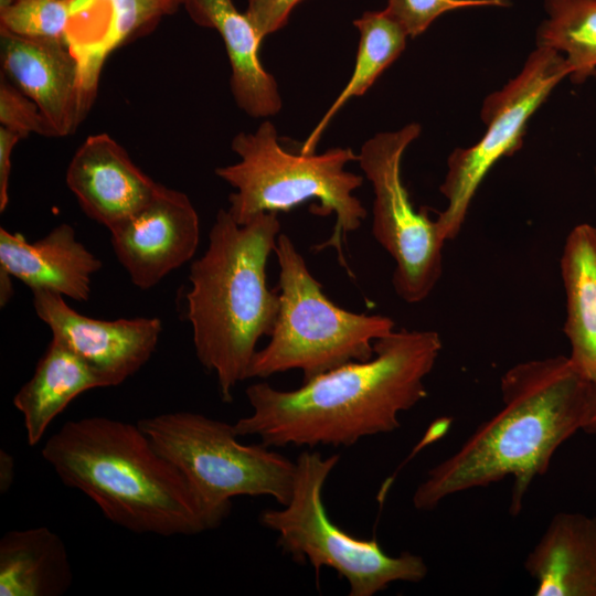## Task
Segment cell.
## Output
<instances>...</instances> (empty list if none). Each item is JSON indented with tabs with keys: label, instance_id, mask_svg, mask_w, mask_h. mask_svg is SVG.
I'll return each instance as SVG.
<instances>
[{
	"label": "cell",
	"instance_id": "10",
	"mask_svg": "<svg viewBox=\"0 0 596 596\" xmlns=\"http://www.w3.org/2000/svg\"><path fill=\"white\" fill-rule=\"evenodd\" d=\"M570 73L562 53L536 47L514 78L486 97L481 108L485 135L471 147L456 148L447 160L439 188L447 206L435 220L445 242L459 234L482 180L501 158L522 147L529 119Z\"/></svg>",
	"mask_w": 596,
	"mask_h": 596
},
{
	"label": "cell",
	"instance_id": "23",
	"mask_svg": "<svg viewBox=\"0 0 596 596\" xmlns=\"http://www.w3.org/2000/svg\"><path fill=\"white\" fill-rule=\"evenodd\" d=\"M72 15V0H14L0 11V30L66 42Z\"/></svg>",
	"mask_w": 596,
	"mask_h": 596
},
{
	"label": "cell",
	"instance_id": "6",
	"mask_svg": "<svg viewBox=\"0 0 596 596\" xmlns=\"http://www.w3.org/2000/svg\"><path fill=\"white\" fill-rule=\"evenodd\" d=\"M274 253L279 311L269 342L253 358L248 379L300 370L306 382L343 364L370 360L374 342L394 331V321L333 304L288 235H278Z\"/></svg>",
	"mask_w": 596,
	"mask_h": 596
},
{
	"label": "cell",
	"instance_id": "28",
	"mask_svg": "<svg viewBox=\"0 0 596 596\" xmlns=\"http://www.w3.org/2000/svg\"><path fill=\"white\" fill-rule=\"evenodd\" d=\"M14 479V459L6 450H0V490L7 492Z\"/></svg>",
	"mask_w": 596,
	"mask_h": 596
},
{
	"label": "cell",
	"instance_id": "2",
	"mask_svg": "<svg viewBox=\"0 0 596 596\" xmlns=\"http://www.w3.org/2000/svg\"><path fill=\"white\" fill-rule=\"evenodd\" d=\"M500 391L501 408L417 486L415 509L429 511L455 493L512 477L510 513L519 514L557 448L583 430L594 383L568 356L556 355L515 364L501 377Z\"/></svg>",
	"mask_w": 596,
	"mask_h": 596
},
{
	"label": "cell",
	"instance_id": "27",
	"mask_svg": "<svg viewBox=\"0 0 596 596\" xmlns=\"http://www.w3.org/2000/svg\"><path fill=\"white\" fill-rule=\"evenodd\" d=\"M22 138L20 134L0 126V212H3L9 203L11 156Z\"/></svg>",
	"mask_w": 596,
	"mask_h": 596
},
{
	"label": "cell",
	"instance_id": "17",
	"mask_svg": "<svg viewBox=\"0 0 596 596\" xmlns=\"http://www.w3.org/2000/svg\"><path fill=\"white\" fill-rule=\"evenodd\" d=\"M536 596H596V518L560 512L528 554Z\"/></svg>",
	"mask_w": 596,
	"mask_h": 596
},
{
	"label": "cell",
	"instance_id": "15",
	"mask_svg": "<svg viewBox=\"0 0 596 596\" xmlns=\"http://www.w3.org/2000/svg\"><path fill=\"white\" fill-rule=\"evenodd\" d=\"M102 266L70 224L62 223L32 243L23 235L0 228V267L31 291L51 290L64 298L87 300L92 277Z\"/></svg>",
	"mask_w": 596,
	"mask_h": 596
},
{
	"label": "cell",
	"instance_id": "5",
	"mask_svg": "<svg viewBox=\"0 0 596 596\" xmlns=\"http://www.w3.org/2000/svg\"><path fill=\"white\" fill-rule=\"evenodd\" d=\"M236 163L219 167L215 174L236 191L228 196L227 211L238 224L262 213L289 212L308 201L320 216L336 215L331 236L313 247H333L347 268L343 245L349 233L358 230L366 210L353 194L363 178L345 170L358 160L351 148L336 147L322 153H291L278 140L275 125L264 120L254 132H238L232 139Z\"/></svg>",
	"mask_w": 596,
	"mask_h": 596
},
{
	"label": "cell",
	"instance_id": "4",
	"mask_svg": "<svg viewBox=\"0 0 596 596\" xmlns=\"http://www.w3.org/2000/svg\"><path fill=\"white\" fill-rule=\"evenodd\" d=\"M279 232L278 213L238 224L221 209L205 252L190 266L187 318L195 354L215 374L224 402L248 379L257 343L276 323L280 299L267 287L266 265Z\"/></svg>",
	"mask_w": 596,
	"mask_h": 596
},
{
	"label": "cell",
	"instance_id": "8",
	"mask_svg": "<svg viewBox=\"0 0 596 596\" xmlns=\"http://www.w3.org/2000/svg\"><path fill=\"white\" fill-rule=\"evenodd\" d=\"M138 425L219 524L234 497L268 496L280 505L291 497L296 462L263 444L240 443L234 425L192 412L164 413Z\"/></svg>",
	"mask_w": 596,
	"mask_h": 596
},
{
	"label": "cell",
	"instance_id": "21",
	"mask_svg": "<svg viewBox=\"0 0 596 596\" xmlns=\"http://www.w3.org/2000/svg\"><path fill=\"white\" fill-rule=\"evenodd\" d=\"M353 25L359 44L350 79L301 145L300 153H313L334 116L350 99L362 96L405 50L408 35L384 10L364 12Z\"/></svg>",
	"mask_w": 596,
	"mask_h": 596
},
{
	"label": "cell",
	"instance_id": "24",
	"mask_svg": "<svg viewBox=\"0 0 596 596\" xmlns=\"http://www.w3.org/2000/svg\"><path fill=\"white\" fill-rule=\"evenodd\" d=\"M511 0H387L384 11L411 38L424 33L440 15L465 8L509 7Z\"/></svg>",
	"mask_w": 596,
	"mask_h": 596
},
{
	"label": "cell",
	"instance_id": "14",
	"mask_svg": "<svg viewBox=\"0 0 596 596\" xmlns=\"http://www.w3.org/2000/svg\"><path fill=\"white\" fill-rule=\"evenodd\" d=\"M66 184L83 212L111 230L145 206L159 184L109 135L88 136L66 169Z\"/></svg>",
	"mask_w": 596,
	"mask_h": 596
},
{
	"label": "cell",
	"instance_id": "29",
	"mask_svg": "<svg viewBox=\"0 0 596 596\" xmlns=\"http://www.w3.org/2000/svg\"><path fill=\"white\" fill-rule=\"evenodd\" d=\"M12 276L0 267V305L6 306L13 296Z\"/></svg>",
	"mask_w": 596,
	"mask_h": 596
},
{
	"label": "cell",
	"instance_id": "22",
	"mask_svg": "<svg viewBox=\"0 0 596 596\" xmlns=\"http://www.w3.org/2000/svg\"><path fill=\"white\" fill-rule=\"evenodd\" d=\"M536 47L564 53L574 84L596 75V0H544Z\"/></svg>",
	"mask_w": 596,
	"mask_h": 596
},
{
	"label": "cell",
	"instance_id": "19",
	"mask_svg": "<svg viewBox=\"0 0 596 596\" xmlns=\"http://www.w3.org/2000/svg\"><path fill=\"white\" fill-rule=\"evenodd\" d=\"M107 387L104 380L67 347L51 340L32 377L13 397L23 415L26 439L35 446L53 419L82 393Z\"/></svg>",
	"mask_w": 596,
	"mask_h": 596
},
{
	"label": "cell",
	"instance_id": "20",
	"mask_svg": "<svg viewBox=\"0 0 596 596\" xmlns=\"http://www.w3.org/2000/svg\"><path fill=\"white\" fill-rule=\"evenodd\" d=\"M72 581L67 549L52 530H12L1 538V596H60Z\"/></svg>",
	"mask_w": 596,
	"mask_h": 596
},
{
	"label": "cell",
	"instance_id": "18",
	"mask_svg": "<svg viewBox=\"0 0 596 596\" xmlns=\"http://www.w3.org/2000/svg\"><path fill=\"white\" fill-rule=\"evenodd\" d=\"M561 275L568 359L585 379L596 383V226L582 223L571 230L561 256Z\"/></svg>",
	"mask_w": 596,
	"mask_h": 596
},
{
	"label": "cell",
	"instance_id": "12",
	"mask_svg": "<svg viewBox=\"0 0 596 596\" xmlns=\"http://www.w3.org/2000/svg\"><path fill=\"white\" fill-rule=\"evenodd\" d=\"M115 255L132 284L147 290L192 259L200 219L189 196L159 184L138 212L109 230Z\"/></svg>",
	"mask_w": 596,
	"mask_h": 596
},
{
	"label": "cell",
	"instance_id": "3",
	"mask_svg": "<svg viewBox=\"0 0 596 596\" xmlns=\"http://www.w3.org/2000/svg\"><path fill=\"white\" fill-rule=\"evenodd\" d=\"M42 456L65 486L128 531L193 535L220 525L138 423L103 416L66 422Z\"/></svg>",
	"mask_w": 596,
	"mask_h": 596
},
{
	"label": "cell",
	"instance_id": "31",
	"mask_svg": "<svg viewBox=\"0 0 596 596\" xmlns=\"http://www.w3.org/2000/svg\"><path fill=\"white\" fill-rule=\"evenodd\" d=\"M164 14H171L178 10L180 6H184L187 0H153Z\"/></svg>",
	"mask_w": 596,
	"mask_h": 596
},
{
	"label": "cell",
	"instance_id": "1",
	"mask_svg": "<svg viewBox=\"0 0 596 596\" xmlns=\"http://www.w3.org/2000/svg\"><path fill=\"white\" fill-rule=\"evenodd\" d=\"M432 330L392 331L374 342V355L322 373L291 391L266 382L246 389L252 412L234 425L268 447L351 446L387 434L400 414L427 396L426 376L440 354Z\"/></svg>",
	"mask_w": 596,
	"mask_h": 596
},
{
	"label": "cell",
	"instance_id": "16",
	"mask_svg": "<svg viewBox=\"0 0 596 596\" xmlns=\"http://www.w3.org/2000/svg\"><path fill=\"white\" fill-rule=\"evenodd\" d=\"M183 7L196 24L215 29L223 39L237 106L255 118L279 113L283 100L278 84L258 55L264 39L246 12H240L232 0H187Z\"/></svg>",
	"mask_w": 596,
	"mask_h": 596
},
{
	"label": "cell",
	"instance_id": "9",
	"mask_svg": "<svg viewBox=\"0 0 596 596\" xmlns=\"http://www.w3.org/2000/svg\"><path fill=\"white\" fill-rule=\"evenodd\" d=\"M421 131L411 123L379 132L362 145L356 160L373 188V236L393 258V288L407 304L426 299L443 274L445 241L428 210L414 209L401 174L403 155Z\"/></svg>",
	"mask_w": 596,
	"mask_h": 596
},
{
	"label": "cell",
	"instance_id": "7",
	"mask_svg": "<svg viewBox=\"0 0 596 596\" xmlns=\"http://www.w3.org/2000/svg\"><path fill=\"white\" fill-rule=\"evenodd\" d=\"M339 460V455L302 451L288 503L262 511L260 524L277 534L278 545L295 561H308L317 574L321 567L334 570L350 596H373L396 582H422L428 568L421 555H390L376 540L352 536L329 518L322 490Z\"/></svg>",
	"mask_w": 596,
	"mask_h": 596
},
{
	"label": "cell",
	"instance_id": "26",
	"mask_svg": "<svg viewBox=\"0 0 596 596\" xmlns=\"http://www.w3.org/2000/svg\"><path fill=\"white\" fill-rule=\"evenodd\" d=\"M304 0H247L246 14L254 23L259 35H267L281 30L288 22L294 9Z\"/></svg>",
	"mask_w": 596,
	"mask_h": 596
},
{
	"label": "cell",
	"instance_id": "13",
	"mask_svg": "<svg viewBox=\"0 0 596 596\" xmlns=\"http://www.w3.org/2000/svg\"><path fill=\"white\" fill-rule=\"evenodd\" d=\"M0 56L2 74L38 105L57 136L74 132L91 97L67 43L0 30Z\"/></svg>",
	"mask_w": 596,
	"mask_h": 596
},
{
	"label": "cell",
	"instance_id": "11",
	"mask_svg": "<svg viewBox=\"0 0 596 596\" xmlns=\"http://www.w3.org/2000/svg\"><path fill=\"white\" fill-rule=\"evenodd\" d=\"M34 310L56 339L86 362L106 383L121 384L155 352L162 323L155 317L100 320L71 308L62 295L32 290Z\"/></svg>",
	"mask_w": 596,
	"mask_h": 596
},
{
	"label": "cell",
	"instance_id": "25",
	"mask_svg": "<svg viewBox=\"0 0 596 596\" xmlns=\"http://www.w3.org/2000/svg\"><path fill=\"white\" fill-rule=\"evenodd\" d=\"M0 124L26 138L30 134L58 137L38 105L3 74L0 78Z\"/></svg>",
	"mask_w": 596,
	"mask_h": 596
},
{
	"label": "cell",
	"instance_id": "30",
	"mask_svg": "<svg viewBox=\"0 0 596 596\" xmlns=\"http://www.w3.org/2000/svg\"><path fill=\"white\" fill-rule=\"evenodd\" d=\"M583 430L587 434L596 435V383H594L590 409Z\"/></svg>",
	"mask_w": 596,
	"mask_h": 596
}]
</instances>
